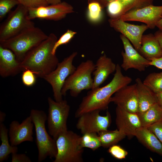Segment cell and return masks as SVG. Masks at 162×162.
Segmentation results:
<instances>
[{
    "label": "cell",
    "instance_id": "obj_1",
    "mask_svg": "<svg viewBox=\"0 0 162 162\" xmlns=\"http://www.w3.org/2000/svg\"><path fill=\"white\" fill-rule=\"evenodd\" d=\"M132 81L131 77L123 74L121 67L117 64L115 73L111 81L103 87L88 92L82 98L75 112V117L78 118L84 113L95 110L101 111L107 109L112 95Z\"/></svg>",
    "mask_w": 162,
    "mask_h": 162
},
{
    "label": "cell",
    "instance_id": "obj_2",
    "mask_svg": "<svg viewBox=\"0 0 162 162\" xmlns=\"http://www.w3.org/2000/svg\"><path fill=\"white\" fill-rule=\"evenodd\" d=\"M57 40L56 35L51 33L46 39L30 50L21 62L22 71L30 69L36 76L43 78L54 70L59 62L56 55L52 53Z\"/></svg>",
    "mask_w": 162,
    "mask_h": 162
},
{
    "label": "cell",
    "instance_id": "obj_3",
    "mask_svg": "<svg viewBox=\"0 0 162 162\" xmlns=\"http://www.w3.org/2000/svg\"><path fill=\"white\" fill-rule=\"evenodd\" d=\"M48 37L34 26L27 28L8 40L0 41V46L11 50L21 62L26 54Z\"/></svg>",
    "mask_w": 162,
    "mask_h": 162
},
{
    "label": "cell",
    "instance_id": "obj_4",
    "mask_svg": "<svg viewBox=\"0 0 162 162\" xmlns=\"http://www.w3.org/2000/svg\"><path fill=\"white\" fill-rule=\"evenodd\" d=\"M35 127L36 141L38 150V161L40 162L47 157L55 158L57 153L56 140L46 131L45 123L47 116L43 110L32 109L29 116Z\"/></svg>",
    "mask_w": 162,
    "mask_h": 162
},
{
    "label": "cell",
    "instance_id": "obj_5",
    "mask_svg": "<svg viewBox=\"0 0 162 162\" xmlns=\"http://www.w3.org/2000/svg\"><path fill=\"white\" fill-rule=\"evenodd\" d=\"M81 136L68 130L60 134L56 140L57 153L53 162H83V148Z\"/></svg>",
    "mask_w": 162,
    "mask_h": 162
},
{
    "label": "cell",
    "instance_id": "obj_6",
    "mask_svg": "<svg viewBox=\"0 0 162 162\" xmlns=\"http://www.w3.org/2000/svg\"><path fill=\"white\" fill-rule=\"evenodd\" d=\"M95 68L91 60L82 62L66 80L61 90L63 96H65L68 90L71 96L76 97L83 90L91 89L93 82L92 74Z\"/></svg>",
    "mask_w": 162,
    "mask_h": 162
},
{
    "label": "cell",
    "instance_id": "obj_7",
    "mask_svg": "<svg viewBox=\"0 0 162 162\" xmlns=\"http://www.w3.org/2000/svg\"><path fill=\"white\" fill-rule=\"evenodd\" d=\"M28 9L19 4L10 12L6 19L0 25V41L10 39L24 30L34 26L28 18Z\"/></svg>",
    "mask_w": 162,
    "mask_h": 162
},
{
    "label": "cell",
    "instance_id": "obj_8",
    "mask_svg": "<svg viewBox=\"0 0 162 162\" xmlns=\"http://www.w3.org/2000/svg\"><path fill=\"white\" fill-rule=\"evenodd\" d=\"M49 105L47 121L48 133L56 140L61 133L67 130V121L70 106L66 100L58 102L47 98Z\"/></svg>",
    "mask_w": 162,
    "mask_h": 162
},
{
    "label": "cell",
    "instance_id": "obj_9",
    "mask_svg": "<svg viewBox=\"0 0 162 162\" xmlns=\"http://www.w3.org/2000/svg\"><path fill=\"white\" fill-rule=\"evenodd\" d=\"M77 54L76 52H73L59 62L56 68L43 78L51 85L54 99L56 101L63 100L62 89L67 78L76 68L73 62Z\"/></svg>",
    "mask_w": 162,
    "mask_h": 162
},
{
    "label": "cell",
    "instance_id": "obj_10",
    "mask_svg": "<svg viewBox=\"0 0 162 162\" xmlns=\"http://www.w3.org/2000/svg\"><path fill=\"white\" fill-rule=\"evenodd\" d=\"M100 110H95L84 113L78 118L76 124L78 130L82 134L88 133H98L107 130L110 125V113L107 111L105 116L100 115Z\"/></svg>",
    "mask_w": 162,
    "mask_h": 162
},
{
    "label": "cell",
    "instance_id": "obj_11",
    "mask_svg": "<svg viewBox=\"0 0 162 162\" xmlns=\"http://www.w3.org/2000/svg\"><path fill=\"white\" fill-rule=\"evenodd\" d=\"M28 9V18L31 20L39 18L58 21L64 18L68 14L74 12L73 7L64 2L56 4Z\"/></svg>",
    "mask_w": 162,
    "mask_h": 162
},
{
    "label": "cell",
    "instance_id": "obj_12",
    "mask_svg": "<svg viewBox=\"0 0 162 162\" xmlns=\"http://www.w3.org/2000/svg\"><path fill=\"white\" fill-rule=\"evenodd\" d=\"M162 18V5L151 4L128 12L119 18L124 21H136L144 23L148 28H154Z\"/></svg>",
    "mask_w": 162,
    "mask_h": 162
},
{
    "label": "cell",
    "instance_id": "obj_13",
    "mask_svg": "<svg viewBox=\"0 0 162 162\" xmlns=\"http://www.w3.org/2000/svg\"><path fill=\"white\" fill-rule=\"evenodd\" d=\"M108 22L110 27L128 38L138 51L141 46L143 33L148 28L147 25L132 24L120 18H110Z\"/></svg>",
    "mask_w": 162,
    "mask_h": 162
},
{
    "label": "cell",
    "instance_id": "obj_14",
    "mask_svg": "<svg viewBox=\"0 0 162 162\" xmlns=\"http://www.w3.org/2000/svg\"><path fill=\"white\" fill-rule=\"evenodd\" d=\"M120 38L124 49V51L121 52L123 62L121 67L125 71L130 68L140 72L145 71L146 68L149 66L150 61L143 57L134 48L125 37L121 34Z\"/></svg>",
    "mask_w": 162,
    "mask_h": 162
},
{
    "label": "cell",
    "instance_id": "obj_15",
    "mask_svg": "<svg viewBox=\"0 0 162 162\" xmlns=\"http://www.w3.org/2000/svg\"><path fill=\"white\" fill-rule=\"evenodd\" d=\"M110 102L129 112L137 113L138 93L136 83L126 85L119 89L111 97Z\"/></svg>",
    "mask_w": 162,
    "mask_h": 162
},
{
    "label": "cell",
    "instance_id": "obj_16",
    "mask_svg": "<svg viewBox=\"0 0 162 162\" xmlns=\"http://www.w3.org/2000/svg\"><path fill=\"white\" fill-rule=\"evenodd\" d=\"M34 126L30 116L20 124L17 121H12L9 125L8 131L10 144L12 146H17L25 141L33 142Z\"/></svg>",
    "mask_w": 162,
    "mask_h": 162
},
{
    "label": "cell",
    "instance_id": "obj_17",
    "mask_svg": "<svg viewBox=\"0 0 162 162\" xmlns=\"http://www.w3.org/2000/svg\"><path fill=\"white\" fill-rule=\"evenodd\" d=\"M116 114L117 129L129 138L135 136L137 130L142 127L137 113L130 112L117 106Z\"/></svg>",
    "mask_w": 162,
    "mask_h": 162
},
{
    "label": "cell",
    "instance_id": "obj_18",
    "mask_svg": "<svg viewBox=\"0 0 162 162\" xmlns=\"http://www.w3.org/2000/svg\"><path fill=\"white\" fill-rule=\"evenodd\" d=\"M153 0H114L107 8L108 16L110 18H118L131 11L152 4Z\"/></svg>",
    "mask_w": 162,
    "mask_h": 162
},
{
    "label": "cell",
    "instance_id": "obj_19",
    "mask_svg": "<svg viewBox=\"0 0 162 162\" xmlns=\"http://www.w3.org/2000/svg\"><path fill=\"white\" fill-rule=\"evenodd\" d=\"M22 71L21 62L10 50L0 46V75L3 77L13 76Z\"/></svg>",
    "mask_w": 162,
    "mask_h": 162
},
{
    "label": "cell",
    "instance_id": "obj_20",
    "mask_svg": "<svg viewBox=\"0 0 162 162\" xmlns=\"http://www.w3.org/2000/svg\"><path fill=\"white\" fill-rule=\"evenodd\" d=\"M95 67V69L92 73L94 77L91 89L100 87L109 75L116 71V65L111 58L107 57L104 54L98 59Z\"/></svg>",
    "mask_w": 162,
    "mask_h": 162
},
{
    "label": "cell",
    "instance_id": "obj_21",
    "mask_svg": "<svg viewBox=\"0 0 162 162\" xmlns=\"http://www.w3.org/2000/svg\"><path fill=\"white\" fill-rule=\"evenodd\" d=\"M138 52L150 61L162 56V50L159 43L154 34L151 33L142 35L141 46Z\"/></svg>",
    "mask_w": 162,
    "mask_h": 162
},
{
    "label": "cell",
    "instance_id": "obj_22",
    "mask_svg": "<svg viewBox=\"0 0 162 162\" xmlns=\"http://www.w3.org/2000/svg\"><path fill=\"white\" fill-rule=\"evenodd\" d=\"M135 82L138 93L137 113L142 112L157 103L156 94L144 84L140 78H137Z\"/></svg>",
    "mask_w": 162,
    "mask_h": 162
},
{
    "label": "cell",
    "instance_id": "obj_23",
    "mask_svg": "<svg viewBox=\"0 0 162 162\" xmlns=\"http://www.w3.org/2000/svg\"><path fill=\"white\" fill-rule=\"evenodd\" d=\"M135 136L151 151L162 156V144L154 134L147 127H141L136 130Z\"/></svg>",
    "mask_w": 162,
    "mask_h": 162
},
{
    "label": "cell",
    "instance_id": "obj_24",
    "mask_svg": "<svg viewBox=\"0 0 162 162\" xmlns=\"http://www.w3.org/2000/svg\"><path fill=\"white\" fill-rule=\"evenodd\" d=\"M137 113L142 127H148L162 120V109L157 103L145 111Z\"/></svg>",
    "mask_w": 162,
    "mask_h": 162
},
{
    "label": "cell",
    "instance_id": "obj_25",
    "mask_svg": "<svg viewBox=\"0 0 162 162\" xmlns=\"http://www.w3.org/2000/svg\"><path fill=\"white\" fill-rule=\"evenodd\" d=\"M8 136V130L3 123H0V162L6 160L10 154L17 153L18 151L17 146H12L9 143Z\"/></svg>",
    "mask_w": 162,
    "mask_h": 162
},
{
    "label": "cell",
    "instance_id": "obj_26",
    "mask_svg": "<svg viewBox=\"0 0 162 162\" xmlns=\"http://www.w3.org/2000/svg\"><path fill=\"white\" fill-rule=\"evenodd\" d=\"M98 134L101 146L106 148L116 144L126 136L124 134L117 129L112 131H102Z\"/></svg>",
    "mask_w": 162,
    "mask_h": 162
},
{
    "label": "cell",
    "instance_id": "obj_27",
    "mask_svg": "<svg viewBox=\"0 0 162 162\" xmlns=\"http://www.w3.org/2000/svg\"><path fill=\"white\" fill-rule=\"evenodd\" d=\"M80 145L83 148H87L94 151L101 146V144L98 134L88 133L81 137Z\"/></svg>",
    "mask_w": 162,
    "mask_h": 162
},
{
    "label": "cell",
    "instance_id": "obj_28",
    "mask_svg": "<svg viewBox=\"0 0 162 162\" xmlns=\"http://www.w3.org/2000/svg\"><path fill=\"white\" fill-rule=\"evenodd\" d=\"M87 17L88 20L93 24L99 23L103 18L102 7L98 2H92L88 3Z\"/></svg>",
    "mask_w": 162,
    "mask_h": 162
},
{
    "label": "cell",
    "instance_id": "obj_29",
    "mask_svg": "<svg viewBox=\"0 0 162 162\" xmlns=\"http://www.w3.org/2000/svg\"><path fill=\"white\" fill-rule=\"evenodd\" d=\"M143 83L157 94L162 91V72L152 73L145 78Z\"/></svg>",
    "mask_w": 162,
    "mask_h": 162
},
{
    "label": "cell",
    "instance_id": "obj_30",
    "mask_svg": "<svg viewBox=\"0 0 162 162\" xmlns=\"http://www.w3.org/2000/svg\"><path fill=\"white\" fill-rule=\"evenodd\" d=\"M76 34V32L71 30H68L55 43L52 50V54H56L57 48L61 45L69 43Z\"/></svg>",
    "mask_w": 162,
    "mask_h": 162
},
{
    "label": "cell",
    "instance_id": "obj_31",
    "mask_svg": "<svg viewBox=\"0 0 162 162\" xmlns=\"http://www.w3.org/2000/svg\"><path fill=\"white\" fill-rule=\"evenodd\" d=\"M19 4L17 0H0V21L13 7Z\"/></svg>",
    "mask_w": 162,
    "mask_h": 162
},
{
    "label": "cell",
    "instance_id": "obj_32",
    "mask_svg": "<svg viewBox=\"0 0 162 162\" xmlns=\"http://www.w3.org/2000/svg\"><path fill=\"white\" fill-rule=\"evenodd\" d=\"M108 152L114 158L119 160L125 159L128 154L127 151L116 144L109 147Z\"/></svg>",
    "mask_w": 162,
    "mask_h": 162
},
{
    "label": "cell",
    "instance_id": "obj_33",
    "mask_svg": "<svg viewBox=\"0 0 162 162\" xmlns=\"http://www.w3.org/2000/svg\"><path fill=\"white\" fill-rule=\"evenodd\" d=\"M36 76L30 69H25L23 71L22 80L23 83L26 86L30 87L34 85L36 82Z\"/></svg>",
    "mask_w": 162,
    "mask_h": 162
},
{
    "label": "cell",
    "instance_id": "obj_34",
    "mask_svg": "<svg viewBox=\"0 0 162 162\" xmlns=\"http://www.w3.org/2000/svg\"><path fill=\"white\" fill-rule=\"evenodd\" d=\"M20 4L28 8H35L48 5L46 0H17Z\"/></svg>",
    "mask_w": 162,
    "mask_h": 162
},
{
    "label": "cell",
    "instance_id": "obj_35",
    "mask_svg": "<svg viewBox=\"0 0 162 162\" xmlns=\"http://www.w3.org/2000/svg\"><path fill=\"white\" fill-rule=\"evenodd\" d=\"M147 128L154 134L162 144V120Z\"/></svg>",
    "mask_w": 162,
    "mask_h": 162
},
{
    "label": "cell",
    "instance_id": "obj_36",
    "mask_svg": "<svg viewBox=\"0 0 162 162\" xmlns=\"http://www.w3.org/2000/svg\"><path fill=\"white\" fill-rule=\"evenodd\" d=\"M12 162H31L30 158L24 154H17L15 153L12 154Z\"/></svg>",
    "mask_w": 162,
    "mask_h": 162
},
{
    "label": "cell",
    "instance_id": "obj_37",
    "mask_svg": "<svg viewBox=\"0 0 162 162\" xmlns=\"http://www.w3.org/2000/svg\"><path fill=\"white\" fill-rule=\"evenodd\" d=\"M149 66H153L158 68L162 69V56L159 58L151 60Z\"/></svg>",
    "mask_w": 162,
    "mask_h": 162
},
{
    "label": "cell",
    "instance_id": "obj_38",
    "mask_svg": "<svg viewBox=\"0 0 162 162\" xmlns=\"http://www.w3.org/2000/svg\"><path fill=\"white\" fill-rule=\"evenodd\" d=\"M114 0H90L88 2L89 3L92 2H98L103 9L107 7L108 4Z\"/></svg>",
    "mask_w": 162,
    "mask_h": 162
},
{
    "label": "cell",
    "instance_id": "obj_39",
    "mask_svg": "<svg viewBox=\"0 0 162 162\" xmlns=\"http://www.w3.org/2000/svg\"><path fill=\"white\" fill-rule=\"evenodd\" d=\"M154 35L158 40L162 50V30L159 29L155 32Z\"/></svg>",
    "mask_w": 162,
    "mask_h": 162
},
{
    "label": "cell",
    "instance_id": "obj_40",
    "mask_svg": "<svg viewBox=\"0 0 162 162\" xmlns=\"http://www.w3.org/2000/svg\"><path fill=\"white\" fill-rule=\"evenodd\" d=\"M157 103L162 109V91L156 94Z\"/></svg>",
    "mask_w": 162,
    "mask_h": 162
},
{
    "label": "cell",
    "instance_id": "obj_41",
    "mask_svg": "<svg viewBox=\"0 0 162 162\" xmlns=\"http://www.w3.org/2000/svg\"><path fill=\"white\" fill-rule=\"evenodd\" d=\"M48 4H54L60 3L62 0H46Z\"/></svg>",
    "mask_w": 162,
    "mask_h": 162
},
{
    "label": "cell",
    "instance_id": "obj_42",
    "mask_svg": "<svg viewBox=\"0 0 162 162\" xmlns=\"http://www.w3.org/2000/svg\"><path fill=\"white\" fill-rule=\"evenodd\" d=\"M6 116V114L3 112L0 111V123H3V122L4 121L5 117Z\"/></svg>",
    "mask_w": 162,
    "mask_h": 162
},
{
    "label": "cell",
    "instance_id": "obj_43",
    "mask_svg": "<svg viewBox=\"0 0 162 162\" xmlns=\"http://www.w3.org/2000/svg\"><path fill=\"white\" fill-rule=\"evenodd\" d=\"M157 27L159 29L162 30V18L157 25Z\"/></svg>",
    "mask_w": 162,
    "mask_h": 162
},
{
    "label": "cell",
    "instance_id": "obj_44",
    "mask_svg": "<svg viewBox=\"0 0 162 162\" xmlns=\"http://www.w3.org/2000/svg\"><path fill=\"white\" fill-rule=\"evenodd\" d=\"M88 1H88H89L90 0H87Z\"/></svg>",
    "mask_w": 162,
    "mask_h": 162
}]
</instances>
